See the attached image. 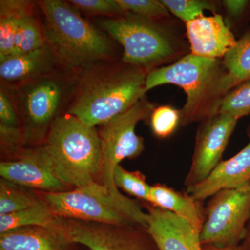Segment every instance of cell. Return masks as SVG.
Returning <instances> with one entry per match:
<instances>
[{
    "label": "cell",
    "mask_w": 250,
    "mask_h": 250,
    "mask_svg": "<svg viewBox=\"0 0 250 250\" xmlns=\"http://www.w3.org/2000/svg\"><path fill=\"white\" fill-rule=\"evenodd\" d=\"M113 181L118 189H122L144 203L150 202L152 186L147 183L145 176L139 171L130 172L123 166H118L113 172Z\"/></svg>",
    "instance_id": "cell-24"
},
{
    "label": "cell",
    "mask_w": 250,
    "mask_h": 250,
    "mask_svg": "<svg viewBox=\"0 0 250 250\" xmlns=\"http://www.w3.org/2000/svg\"><path fill=\"white\" fill-rule=\"evenodd\" d=\"M150 205L168 210L187 220L200 233L205 220V208L201 201L187 192H181L164 184L152 186Z\"/></svg>",
    "instance_id": "cell-18"
},
{
    "label": "cell",
    "mask_w": 250,
    "mask_h": 250,
    "mask_svg": "<svg viewBox=\"0 0 250 250\" xmlns=\"http://www.w3.org/2000/svg\"><path fill=\"white\" fill-rule=\"evenodd\" d=\"M218 59L205 58L190 54L168 66L148 72L145 93L159 85L174 84L187 95V102L181 111V123L187 125L198 117V108L208 95H213L220 76Z\"/></svg>",
    "instance_id": "cell-6"
},
{
    "label": "cell",
    "mask_w": 250,
    "mask_h": 250,
    "mask_svg": "<svg viewBox=\"0 0 250 250\" xmlns=\"http://www.w3.org/2000/svg\"><path fill=\"white\" fill-rule=\"evenodd\" d=\"M147 73L142 67L99 65L84 72L66 113L91 127L104 124L145 96Z\"/></svg>",
    "instance_id": "cell-2"
},
{
    "label": "cell",
    "mask_w": 250,
    "mask_h": 250,
    "mask_svg": "<svg viewBox=\"0 0 250 250\" xmlns=\"http://www.w3.org/2000/svg\"><path fill=\"white\" fill-rule=\"evenodd\" d=\"M238 250H250V219L247 225L246 233L240 244L238 246Z\"/></svg>",
    "instance_id": "cell-32"
},
{
    "label": "cell",
    "mask_w": 250,
    "mask_h": 250,
    "mask_svg": "<svg viewBox=\"0 0 250 250\" xmlns=\"http://www.w3.org/2000/svg\"><path fill=\"white\" fill-rule=\"evenodd\" d=\"M39 194L32 189L1 179L0 215L9 214L40 203Z\"/></svg>",
    "instance_id": "cell-23"
},
{
    "label": "cell",
    "mask_w": 250,
    "mask_h": 250,
    "mask_svg": "<svg viewBox=\"0 0 250 250\" xmlns=\"http://www.w3.org/2000/svg\"><path fill=\"white\" fill-rule=\"evenodd\" d=\"M238 121L230 115L215 113L202 123L197 131L191 165L184 180L186 188L201 182L221 162Z\"/></svg>",
    "instance_id": "cell-11"
},
{
    "label": "cell",
    "mask_w": 250,
    "mask_h": 250,
    "mask_svg": "<svg viewBox=\"0 0 250 250\" xmlns=\"http://www.w3.org/2000/svg\"><path fill=\"white\" fill-rule=\"evenodd\" d=\"M144 205L147 231L159 250H203L200 233L187 220L150 204Z\"/></svg>",
    "instance_id": "cell-14"
},
{
    "label": "cell",
    "mask_w": 250,
    "mask_h": 250,
    "mask_svg": "<svg viewBox=\"0 0 250 250\" xmlns=\"http://www.w3.org/2000/svg\"><path fill=\"white\" fill-rule=\"evenodd\" d=\"M191 54L205 58L225 57L237 41L221 15L201 16L187 23Z\"/></svg>",
    "instance_id": "cell-15"
},
{
    "label": "cell",
    "mask_w": 250,
    "mask_h": 250,
    "mask_svg": "<svg viewBox=\"0 0 250 250\" xmlns=\"http://www.w3.org/2000/svg\"><path fill=\"white\" fill-rule=\"evenodd\" d=\"M59 218L58 228L72 244L90 250H159L147 229Z\"/></svg>",
    "instance_id": "cell-10"
},
{
    "label": "cell",
    "mask_w": 250,
    "mask_h": 250,
    "mask_svg": "<svg viewBox=\"0 0 250 250\" xmlns=\"http://www.w3.org/2000/svg\"><path fill=\"white\" fill-rule=\"evenodd\" d=\"M43 145L56 174L69 188H80L100 181L103 146L96 127L87 126L65 113L54 122Z\"/></svg>",
    "instance_id": "cell-3"
},
{
    "label": "cell",
    "mask_w": 250,
    "mask_h": 250,
    "mask_svg": "<svg viewBox=\"0 0 250 250\" xmlns=\"http://www.w3.org/2000/svg\"><path fill=\"white\" fill-rule=\"evenodd\" d=\"M225 8L231 16H240L246 9L248 1L246 0H225L223 1Z\"/></svg>",
    "instance_id": "cell-31"
},
{
    "label": "cell",
    "mask_w": 250,
    "mask_h": 250,
    "mask_svg": "<svg viewBox=\"0 0 250 250\" xmlns=\"http://www.w3.org/2000/svg\"><path fill=\"white\" fill-rule=\"evenodd\" d=\"M71 245L58 227H27L0 233V250H70Z\"/></svg>",
    "instance_id": "cell-17"
},
{
    "label": "cell",
    "mask_w": 250,
    "mask_h": 250,
    "mask_svg": "<svg viewBox=\"0 0 250 250\" xmlns=\"http://www.w3.org/2000/svg\"><path fill=\"white\" fill-rule=\"evenodd\" d=\"M153 111L144 97L129 109L100 125L99 131L103 146V168L100 182L113 192L120 191L113 181V172L125 159H133L144 149V142L136 134V126Z\"/></svg>",
    "instance_id": "cell-9"
},
{
    "label": "cell",
    "mask_w": 250,
    "mask_h": 250,
    "mask_svg": "<svg viewBox=\"0 0 250 250\" xmlns=\"http://www.w3.org/2000/svg\"><path fill=\"white\" fill-rule=\"evenodd\" d=\"M58 224V217L52 214L41 201L40 203L25 209L0 215V233L27 227L57 228Z\"/></svg>",
    "instance_id": "cell-21"
},
{
    "label": "cell",
    "mask_w": 250,
    "mask_h": 250,
    "mask_svg": "<svg viewBox=\"0 0 250 250\" xmlns=\"http://www.w3.org/2000/svg\"><path fill=\"white\" fill-rule=\"evenodd\" d=\"M36 4L43 16L46 42L67 70L83 75L113 60L111 39L68 1L40 0Z\"/></svg>",
    "instance_id": "cell-1"
},
{
    "label": "cell",
    "mask_w": 250,
    "mask_h": 250,
    "mask_svg": "<svg viewBox=\"0 0 250 250\" xmlns=\"http://www.w3.org/2000/svg\"><path fill=\"white\" fill-rule=\"evenodd\" d=\"M0 175L5 180L41 192L69 190L56 174L52 159L43 144L35 147H22L14 160L1 161Z\"/></svg>",
    "instance_id": "cell-12"
},
{
    "label": "cell",
    "mask_w": 250,
    "mask_h": 250,
    "mask_svg": "<svg viewBox=\"0 0 250 250\" xmlns=\"http://www.w3.org/2000/svg\"><path fill=\"white\" fill-rule=\"evenodd\" d=\"M167 9L187 23L203 16L205 11L214 12L215 6L208 1L200 0H162Z\"/></svg>",
    "instance_id": "cell-27"
},
{
    "label": "cell",
    "mask_w": 250,
    "mask_h": 250,
    "mask_svg": "<svg viewBox=\"0 0 250 250\" xmlns=\"http://www.w3.org/2000/svg\"><path fill=\"white\" fill-rule=\"evenodd\" d=\"M227 72L217 82L213 95H225L238 85L250 80V33L237 41L224 57Z\"/></svg>",
    "instance_id": "cell-19"
},
{
    "label": "cell",
    "mask_w": 250,
    "mask_h": 250,
    "mask_svg": "<svg viewBox=\"0 0 250 250\" xmlns=\"http://www.w3.org/2000/svg\"><path fill=\"white\" fill-rule=\"evenodd\" d=\"M0 125L12 128H22L17 110L7 90L0 89Z\"/></svg>",
    "instance_id": "cell-30"
},
{
    "label": "cell",
    "mask_w": 250,
    "mask_h": 250,
    "mask_svg": "<svg viewBox=\"0 0 250 250\" xmlns=\"http://www.w3.org/2000/svg\"><path fill=\"white\" fill-rule=\"evenodd\" d=\"M46 44L42 22L36 17L34 7L21 19L15 37L14 49L9 57L32 52Z\"/></svg>",
    "instance_id": "cell-22"
},
{
    "label": "cell",
    "mask_w": 250,
    "mask_h": 250,
    "mask_svg": "<svg viewBox=\"0 0 250 250\" xmlns=\"http://www.w3.org/2000/svg\"><path fill=\"white\" fill-rule=\"evenodd\" d=\"M125 14L130 13L147 19L166 17L168 10L157 0H117Z\"/></svg>",
    "instance_id": "cell-28"
},
{
    "label": "cell",
    "mask_w": 250,
    "mask_h": 250,
    "mask_svg": "<svg viewBox=\"0 0 250 250\" xmlns=\"http://www.w3.org/2000/svg\"><path fill=\"white\" fill-rule=\"evenodd\" d=\"M67 70L47 44L28 53L0 62L1 87L14 90L42 77ZM68 71V70H67Z\"/></svg>",
    "instance_id": "cell-13"
},
{
    "label": "cell",
    "mask_w": 250,
    "mask_h": 250,
    "mask_svg": "<svg viewBox=\"0 0 250 250\" xmlns=\"http://www.w3.org/2000/svg\"><path fill=\"white\" fill-rule=\"evenodd\" d=\"M36 5L27 0L0 1V62L11 55L20 22Z\"/></svg>",
    "instance_id": "cell-20"
},
{
    "label": "cell",
    "mask_w": 250,
    "mask_h": 250,
    "mask_svg": "<svg viewBox=\"0 0 250 250\" xmlns=\"http://www.w3.org/2000/svg\"><path fill=\"white\" fill-rule=\"evenodd\" d=\"M179 123L181 113L171 106H159L153 110L150 115L153 133L161 139H166L173 134Z\"/></svg>",
    "instance_id": "cell-26"
},
{
    "label": "cell",
    "mask_w": 250,
    "mask_h": 250,
    "mask_svg": "<svg viewBox=\"0 0 250 250\" xmlns=\"http://www.w3.org/2000/svg\"><path fill=\"white\" fill-rule=\"evenodd\" d=\"M250 182V141L236 155L222 161L200 183L187 188V193L203 201L220 190L237 188Z\"/></svg>",
    "instance_id": "cell-16"
},
{
    "label": "cell",
    "mask_w": 250,
    "mask_h": 250,
    "mask_svg": "<svg viewBox=\"0 0 250 250\" xmlns=\"http://www.w3.org/2000/svg\"><path fill=\"white\" fill-rule=\"evenodd\" d=\"M215 113L230 115L238 120L250 115V80L227 93L217 105Z\"/></svg>",
    "instance_id": "cell-25"
},
{
    "label": "cell",
    "mask_w": 250,
    "mask_h": 250,
    "mask_svg": "<svg viewBox=\"0 0 250 250\" xmlns=\"http://www.w3.org/2000/svg\"><path fill=\"white\" fill-rule=\"evenodd\" d=\"M38 194L46 208L58 218L147 229V213L139 200L111 191L99 182L66 191Z\"/></svg>",
    "instance_id": "cell-4"
},
{
    "label": "cell",
    "mask_w": 250,
    "mask_h": 250,
    "mask_svg": "<svg viewBox=\"0 0 250 250\" xmlns=\"http://www.w3.org/2000/svg\"><path fill=\"white\" fill-rule=\"evenodd\" d=\"M203 250H238V247H228V248H217L213 246H202Z\"/></svg>",
    "instance_id": "cell-33"
},
{
    "label": "cell",
    "mask_w": 250,
    "mask_h": 250,
    "mask_svg": "<svg viewBox=\"0 0 250 250\" xmlns=\"http://www.w3.org/2000/svg\"><path fill=\"white\" fill-rule=\"evenodd\" d=\"M69 4L74 8L91 16L118 17L125 14L117 0H70Z\"/></svg>",
    "instance_id": "cell-29"
},
{
    "label": "cell",
    "mask_w": 250,
    "mask_h": 250,
    "mask_svg": "<svg viewBox=\"0 0 250 250\" xmlns=\"http://www.w3.org/2000/svg\"><path fill=\"white\" fill-rule=\"evenodd\" d=\"M149 20L126 13L98 24L123 47V62L146 70L173 53L167 38Z\"/></svg>",
    "instance_id": "cell-7"
},
{
    "label": "cell",
    "mask_w": 250,
    "mask_h": 250,
    "mask_svg": "<svg viewBox=\"0 0 250 250\" xmlns=\"http://www.w3.org/2000/svg\"><path fill=\"white\" fill-rule=\"evenodd\" d=\"M200 233L202 246L238 247L250 219V182L209 197Z\"/></svg>",
    "instance_id": "cell-8"
},
{
    "label": "cell",
    "mask_w": 250,
    "mask_h": 250,
    "mask_svg": "<svg viewBox=\"0 0 250 250\" xmlns=\"http://www.w3.org/2000/svg\"><path fill=\"white\" fill-rule=\"evenodd\" d=\"M82 76V74L62 70L16 89H6L17 110L24 144L45 142L54 122L63 115L64 110L68 109Z\"/></svg>",
    "instance_id": "cell-5"
}]
</instances>
